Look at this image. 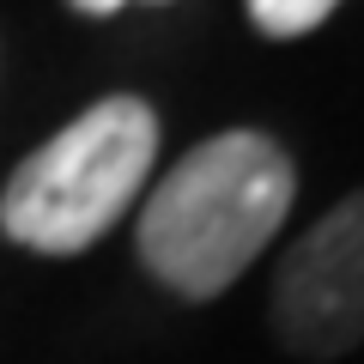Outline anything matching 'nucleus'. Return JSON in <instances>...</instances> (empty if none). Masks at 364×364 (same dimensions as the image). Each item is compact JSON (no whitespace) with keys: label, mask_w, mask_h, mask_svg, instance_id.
<instances>
[{"label":"nucleus","mask_w":364,"mask_h":364,"mask_svg":"<svg viewBox=\"0 0 364 364\" xmlns=\"http://www.w3.org/2000/svg\"><path fill=\"white\" fill-rule=\"evenodd\" d=\"M291 200L298 170L286 146L261 128H225L164 170V182L140 207L134 243L158 286L207 304L255 267V255L286 225Z\"/></svg>","instance_id":"nucleus-1"},{"label":"nucleus","mask_w":364,"mask_h":364,"mask_svg":"<svg viewBox=\"0 0 364 364\" xmlns=\"http://www.w3.org/2000/svg\"><path fill=\"white\" fill-rule=\"evenodd\" d=\"M158 164V116L146 97H104L43 140L0 188V231L37 255H79L134 207Z\"/></svg>","instance_id":"nucleus-2"},{"label":"nucleus","mask_w":364,"mask_h":364,"mask_svg":"<svg viewBox=\"0 0 364 364\" xmlns=\"http://www.w3.org/2000/svg\"><path fill=\"white\" fill-rule=\"evenodd\" d=\"M273 334L316 364L364 346V188L328 207L279 261Z\"/></svg>","instance_id":"nucleus-3"},{"label":"nucleus","mask_w":364,"mask_h":364,"mask_svg":"<svg viewBox=\"0 0 364 364\" xmlns=\"http://www.w3.org/2000/svg\"><path fill=\"white\" fill-rule=\"evenodd\" d=\"M340 0H249V18H255L261 37H304V31L328 25Z\"/></svg>","instance_id":"nucleus-4"},{"label":"nucleus","mask_w":364,"mask_h":364,"mask_svg":"<svg viewBox=\"0 0 364 364\" xmlns=\"http://www.w3.org/2000/svg\"><path fill=\"white\" fill-rule=\"evenodd\" d=\"M73 13H85V18H109V13H122V6H134V0H67Z\"/></svg>","instance_id":"nucleus-5"}]
</instances>
